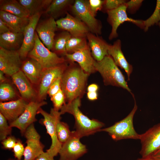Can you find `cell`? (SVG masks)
Listing matches in <instances>:
<instances>
[{
	"label": "cell",
	"mask_w": 160,
	"mask_h": 160,
	"mask_svg": "<svg viewBox=\"0 0 160 160\" xmlns=\"http://www.w3.org/2000/svg\"><path fill=\"white\" fill-rule=\"evenodd\" d=\"M137 108L135 101L133 108L126 117L110 127L102 129L100 131L108 132L116 141L125 139L139 140L140 134L135 131L133 124L134 116Z\"/></svg>",
	"instance_id": "277c9868"
},
{
	"label": "cell",
	"mask_w": 160,
	"mask_h": 160,
	"mask_svg": "<svg viewBox=\"0 0 160 160\" xmlns=\"http://www.w3.org/2000/svg\"><path fill=\"white\" fill-rule=\"evenodd\" d=\"M127 1L125 0H104L103 8L106 12L108 11L113 10L125 4Z\"/></svg>",
	"instance_id": "d590c367"
},
{
	"label": "cell",
	"mask_w": 160,
	"mask_h": 160,
	"mask_svg": "<svg viewBox=\"0 0 160 160\" xmlns=\"http://www.w3.org/2000/svg\"><path fill=\"white\" fill-rule=\"evenodd\" d=\"M98 86L95 84H92L89 85L87 88L88 92H97L98 89Z\"/></svg>",
	"instance_id": "f6af8a7d"
},
{
	"label": "cell",
	"mask_w": 160,
	"mask_h": 160,
	"mask_svg": "<svg viewBox=\"0 0 160 160\" xmlns=\"http://www.w3.org/2000/svg\"><path fill=\"white\" fill-rule=\"evenodd\" d=\"M157 25H159V28H160V21L158 23Z\"/></svg>",
	"instance_id": "f907efd6"
},
{
	"label": "cell",
	"mask_w": 160,
	"mask_h": 160,
	"mask_svg": "<svg viewBox=\"0 0 160 160\" xmlns=\"http://www.w3.org/2000/svg\"><path fill=\"white\" fill-rule=\"evenodd\" d=\"M42 13H38L30 16L28 24L23 32V39L22 44L19 50L21 59L26 58L32 49L35 44L36 29Z\"/></svg>",
	"instance_id": "2e32d148"
},
{
	"label": "cell",
	"mask_w": 160,
	"mask_h": 160,
	"mask_svg": "<svg viewBox=\"0 0 160 160\" xmlns=\"http://www.w3.org/2000/svg\"><path fill=\"white\" fill-rule=\"evenodd\" d=\"M28 103L22 98L8 102L0 103V113L9 124L16 120L24 111Z\"/></svg>",
	"instance_id": "d6986e66"
},
{
	"label": "cell",
	"mask_w": 160,
	"mask_h": 160,
	"mask_svg": "<svg viewBox=\"0 0 160 160\" xmlns=\"http://www.w3.org/2000/svg\"><path fill=\"white\" fill-rule=\"evenodd\" d=\"M65 55L72 63L77 62L84 71L89 75L96 71L94 66L95 60L92 55L89 46L73 53H66Z\"/></svg>",
	"instance_id": "ac0fdd59"
},
{
	"label": "cell",
	"mask_w": 160,
	"mask_h": 160,
	"mask_svg": "<svg viewBox=\"0 0 160 160\" xmlns=\"http://www.w3.org/2000/svg\"><path fill=\"white\" fill-rule=\"evenodd\" d=\"M17 140L14 136L11 135L1 141V143L4 149H13Z\"/></svg>",
	"instance_id": "60d3db41"
},
{
	"label": "cell",
	"mask_w": 160,
	"mask_h": 160,
	"mask_svg": "<svg viewBox=\"0 0 160 160\" xmlns=\"http://www.w3.org/2000/svg\"><path fill=\"white\" fill-rule=\"evenodd\" d=\"M18 50H10L0 47V71L12 76L20 70L22 64Z\"/></svg>",
	"instance_id": "4fadbf2b"
},
{
	"label": "cell",
	"mask_w": 160,
	"mask_h": 160,
	"mask_svg": "<svg viewBox=\"0 0 160 160\" xmlns=\"http://www.w3.org/2000/svg\"><path fill=\"white\" fill-rule=\"evenodd\" d=\"M68 32L63 31L55 36L52 48V52L57 54L65 55L67 53L66 45L68 39L71 36Z\"/></svg>",
	"instance_id": "f1b7e54d"
},
{
	"label": "cell",
	"mask_w": 160,
	"mask_h": 160,
	"mask_svg": "<svg viewBox=\"0 0 160 160\" xmlns=\"http://www.w3.org/2000/svg\"><path fill=\"white\" fill-rule=\"evenodd\" d=\"M37 114L41 115L43 118L39 121V123L46 127L47 133L50 136L52 143L49 148L46 151L51 156L54 157L59 154L62 144L58 140L56 133L57 123L61 119L60 111L51 108L50 113H48L40 108L37 111Z\"/></svg>",
	"instance_id": "5b68a950"
},
{
	"label": "cell",
	"mask_w": 160,
	"mask_h": 160,
	"mask_svg": "<svg viewBox=\"0 0 160 160\" xmlns=\"http://www.w3.org/2000/svg\"><path fill=\"white\" fill-rule=\"evenodd\" d=\"M86 38L92 55L96 61H101L109 55L108 51L110 44L102 38L90 32L87 34Z\"/></svg>",
	"instance_id": "44dd1931"
},
{
	"label": "cell",
	"mask_w": 160,
	"mask_h": 160,
	"mask_svg": "<svg viewBox=\"0 0 160 160\" xmlns=\"http://www.w3.org/2000/svg\"><path fill=\"white\" fill-rule=\"evenodd\" d=\"M50 97L51 100L53 104V108L56 110L59 111L65 104V97L62 89Z\"/></svg>",
	"instance_id": "e575fe53"
},
{
	"label": "cell",
	"mask_w": 160,
	"mask_h": 160,
	"mask_svg": "<svg viewBox=\"0 0 160 160\" xmlns=\"http://www.w3.org/2000/svg\"><path fill=\"white\" fill-rule=\"evenodd\" d=\"M67 67L65 63L56 66L43 70L39 82L38 101H43L46 98L50 85L55 80L62 76Z\"/></svg>",
	"instance_id": "5bb4252c"
},
{
	"label": "cell",
	"mask_w": 160,
	"mask_h": 160,
	"mask_svg": "<svg viewBox=\"0 0 160 160\" xmlns=\"http://www.w3.org/2000/svg\"><path fill=\"white\" fill-rule=\"evenodd\" d=\"M7 120L0 113V140L2 141L12 133V127L8 125Z\"/></svg>",
	"instance_id": "836d02e7"
},
{
	"label": "cell",
	"mask_w": 160,
	"mask_h": 160,
	"mask_svg": "<svg viewBox=\"0 0 160 160\" xmlns=\"http://www.w3.org/2000/svg\"><path fill=\"white\" fill-rule=\"evenodd\" d=\"M151 156L160 159V149L155 153Z\"/></svg>",
	"instance_id": "c3c4849f"
},
{
	"label": "cell",
	"mask_w": 160,
	"mask_h": 160,
	"mask_svg": "<svg viewBox=\"0 0 160 160\" xmlns=\"http://www.w3.org/2000/svg\"><path fill=\"white\" fill-rule=\"evenodd\" d=\"M86 37L74 36H72L68 40L66 45L67 53L72 54L84 49L88 46Z\"/></svg>",
	"instance_id": "f546056e"
},
{
	"label": "cell",
	"mask_w": 160,
	"mask_h": 160,
	"mask_svg": "<svg viewBox=\"0 0 160 160\" xmlns=\"http://www.w3.org/2000/svg\"><path fill=\"white\" fill-rule=\"evenodd\" d=\"M87 97L90 100H94L97 99L98 94L97 92H88Z\"/></svg>",
	"instance_id": "ee69618b"
},
{
	"label": "cell",
	"mask_w": 160,
	"mask_h": 160,
	"mask_svg": "<svg viewBox=\"0 0 160 160\" xmlns=\"http://www.w3.org/2000/svg\"><path fill=\"white\" fill-rule=\"evenodd\" d=\"M23 135L26 139L23 160H35L44 151V146L40 140V136L34 124H31L25 130Z\"/></svg>",
	"instance_id": "8fae6325"
},
{
	"label": "cell",
	"mask_w": 160,
	"mask_h": 160,
	"mask_svg": "<svg viewBox=\"0 0 160 160\" xmlns=\"http://www.w3.org/2000/svg\"><path fill=\"white\" fill-rule=\"evenodd\" d=\"M21 68L31 83H39L44 69L38 62L28 57L22 63Z\"/></svg>",
	"instance_id": "603a6c76"
},
{
	"label": "cell",
	"mask_w": 160,
	"mask_h": 160,
	"mask_svg": "<svg viewBox=\"0 0 160 160\" xmlns=\"http://www.w3.org/2000/svg\"><path fill=\"white\" fill-rule=\"evenodd\" d=\"M66 13L65 17L56 21L57 28L68 32L73 36L86 37L90 32L87 26L76 17Z\"/></svg>",
	"instance_id": "9a60e30c"
},
{
	"label": "cell",
	"mask_w": 160,
	"mask_h": 160,
	"mask_svg": "<svg viewBox=\"0 0 160 160\" xmlns=\"http://www.w3.org/2000/svg\"><path fill=\"white\" fill-rule=\"evenodd\" d=\"M80 97L64 104L60 112L61 115L68 113L72 115L75 120V132L80 138L100 132L104 124L95 119H90L84 115L79 108L81 105Z\"/></svg>",
	"instance_id": "6da1fadb"
},
{
	"label": "cell",
	"mask_w": 160,
	"mask_h": 160,
	"mask_svg": "<svg viewBox=\"0 0 160 160\" xmlns=\"http://www.w3.org/2000/svg\"><path fill=\"white\" fill-rule=\"evenodd\" d=\"M107 20L112 27L109 36V39L112 40L118 36L117 30L119 26L125 22H128L135 25L140 28L144 29L143 20L135 19L128 16L125 3L117 8L106 12Z\"/></svg>",
	"instance_id": "ba28073f"
},
{
	"label": "cell",
	"mask_w": 160,
	"mask_h": 160,
	"mask_svg": "<svg viewBox=\"0 0 160 160\" xmlns=\"http://www.w3.org/2000/svg\"><path fill=\"white\" fill-rule=\"evenodd\" d=\"M104 0H88L89 9L94 16H95L97 12L103 8Z\"/></svg>",
	"instance_id": "74e56055"
},
{
	"label": "cell",
	"mask_w": 160,
	"mask_h": 160,
	"mask_svg": "<svg viewBox=\"0 0 160 160\" xmlns=\"http://www.w3.org/2000/svg\"><path fill=\"white\" fill-rule=\"evenodd\" d=\"M141 148L140 152L142 157L152 156L160 149V123L140 134Z\"/></svg>",
	"instance_id": "9c48e42d"
},
{
	"label": "cell",
	"mask_w": 160,
	"mask_h": 160,
	"mask_svg": "<svg viewBox=\"0 0 160 160\" xmlns=\"http://www.w3.org/2000/svg\"><path fill=\"white\" fill-rule=\"evenodd\" d=\"M57 28L56 21L50 17L38 23L36 29L39 37L49 50H52Z\"/></svg>",
	"instance_id": "e0dca14e"
},
{
	"label": "cell",
	"mask_w": 160,
	"mask_h": 160,
	"mask_svg": "<svg viewBox=\"0 0 160 160\" xmlns=\"http://www.w3.org/2000/svg\"><path fill=\"white\" fill-rule=\"evenodd\" d=\"M16 94L12 87L7 83L1 84L0 100L1 102L11 100L15 97Z\"/></svg>",
	"instance_id": "d6a6232c"
},
{
	"label": "cell",
	"mask_w": 160,
	"mask_h": 160,
	"mask_svg": "<svg viewBox=\"0 0 160 160\" xmlns=\"http://www.w3.org/2000/svg\"><path fill=\"white\" fill-rule=\"evenodd\" d=\"M19 2L28 11L30 16L38 13H43L52 0H19Z\"/></svg>",
	"instance_id": "4316f807"
},
{
	"label": "cell",
	"mask_w": 160,
	"mask_h": 160,
	"mask_svg": "<svg viewBox=\"0 0 160 160\" xmlns=\"http://www.w3.org/2000/svg\"><path fill=\"white\" fill-rule=\"evenodd\" d=\"M88 75L80 66L72 64L66 68L61 77V87L68 103L80 97Z\"/></svg>",
	"instance_id": "7a4b0ae2"
},
{
	"label": "cell",
	"mask_w": 160,
	"mask_h": 160,
	"mask_svg": "<svg viewBox=\"0 0 160 160\" xmlns=\"http://www.w3.org/2000/svg\"><path fill=\"white\" fill-rule=\"evenodd\" d=\"M4 74V73L0 71V82L1 84L3 83L6 80V78Z\"/></svg>",
	"instance_id": "7dc6e473"
},
{
	"label": "cell",
	"mask_w": 160,
	"mask_h": 160,
	"mask_svg": "<svg viewBox=\"0 0 160 160\" xmlns=\"http://www.w3.org/2000/svg\"><path fill=\"white\" fill-rule=\"evenodd\" d=\"M73 1L53 0L44 13L55 19L63 13L69 7H71Z\"/></svg>",
	"instance_id": "83f0119b"
},
{
	"label": "cell",
	"mask_w": 160,
	"mask_h": 160,
	"mask_svg": "<svg viewBox=\"0 0 160 160\" xmlns=\"http://www.w3.org/2000/svg\"><path fill=\"white\" fill-rule=\"evenodd\" d=\"M75 131L62 146L59 151V160H77L87 151L86 145L80 141Z\"/></svg>",
	"instance_id": "30bf717a"
},
{
	"label": "cell",
	"mask_w": 160,
	"mask_h": 160,
	"mask_svg": "<svg viewBox=\"0 0 160 160\" xmlns=\"http://www.w3.org/2000/svg\"><path fill=\"white\" fill-rule=\"evenodd\" d=\"M14 83L18 89L22 98L27 102L36 101V92L31 82L20 70L12 76Z\"/></svg>",
	"instance_id": "ffe728a7"
},
{
	"label": "cell",
	"mask_w": 160,
	"mask_h": 160,
	"mask_svg": "<svg viewBox=\"0 0 160 160\" xmlns=\"http://www.w3.org/2000/svg\"><path fill=\"white\" fill-rule=\"evenodd\" d=\"M71 7L75 17L87 26L90 32L97 36L101 34V23L91 12L88 0H76Z\"/></svg>",
	"instance_id": "52a82bcc"
},
{
	"label": "cell",
	"mask_w": 160,
	"mask_h": 160,
	"mask_svg": "<svg viewBox=\"0 0 160 160\" xmlns=\"http://www.w3.org/2000/svg\"><path fill=\"white\" fill-rule=\"evenodd\" d=\"M35 44L27 57L38 62L43 69H45L62 64L65 60L59 57L55 53L49 49L39 39L36 31Z\"/></svg>",
	"instance_id": "8992f818"
},
{
	"label": "cell",
	"mask_w": 160,
	"mask_h": 160,
	"mask_svg": "<svg viewBox=\"0 0 160 160\" xmlns=\"http://www.w3.org/2000/svg\"><path fill=\"white\" fill-rule=\"evenodd\" d=\"M61 77H59L55 80L49 86L47 92L50 97H51L57 93L61 89Z\"/></svg>",
	"instance_id": "ab89813d"
},
{
	"label": "cell",
	"mask_w": 160,
	"mask_h": 160,
	"mask_svg": "<svg viewBox=\"0 0 160 160\" xmlns=\"http://www.w3.org/2000/svg\"><path fill=\"white\" fill-rule=\"evenodd\" d=\"M47 104V102L44 101L28 103L23 113L16 120L9 124L12 127L18 129L21 134L23 135L28 127L37 121L36 116L39 109Z\"/></svg>",
	"instance_id": "7c38bea8"
},
{
	"label": "cell",
	"mask_w": 160,
	"mask_h": 160,
	"mask_svg": "<svg viewBox=\"0 0 160 160\" xmlns=\"http://www.w3.org/2000/svg\"><path fill=\"white\" fill-rule=\"evenodd\" d=\"M23 32L11 31L0 34V47L10 50H18L23 41Z\"/></svg>",
	"instance_id": "cb8c5ba5"
},
{
	"label": "cell",
	"mask_w": 160,
	"mask_h": 160,
	"mask_svg": "<svg viewBox=\"0 0 160 160\" xmlns=\"http://www.w3.org/2000/svg\"><path fill=\"white\" fill-rule=\"evenodd\" d=\"M10 31L6 24L0 18V34Z\"/></svg>",
	"instance_id": "7bdbcfd3"
},
{
	"label": "cell",
	"mask_w": 160,
	"mask_h": 160,
	"mask_svg": "<svg viewBox=\"0 0 160 160\" xmlns=\"http://www.w3.org/2000/svg\"><path fill=\"white\" fill-rule=\"evenodd\" d=\"M29 18L19 17L0 10V18L4 22L12 32H23L29 23Z\"/></svg>",
	"instance_id": "d4e9b609"
},
{
	"label": "cell",
	"mask_w": 160,
	"mask_h": 160,
	"mask_svg": "<svg viewBox=\"0 0 160 160\" xmlns=\"http://www.w3.org/2000/svg\"><path fill=\"white\" fill-rule=\"evenodd\" d=\"M0 10L22 17L29 18L30 16L27 10L16 0H1Z\"/></svg>",
	"instance_id": "484cf974"
},
{
	"label": "cell",
	"mask_w": 160,
	"mask_h": 160,
	"mask_svg": "<svg viewBox=\"0 0 160 160\" xmlns=\"http://www.w3.org/2000/svg\"><path fill=\"white\" fill-rule=\"evenodd\" d=\"M121 41L120 39L115 41L113 45L110 44L108 51V55L113 59L118 66L123 69L126 72L128 80L133 70L132 65L127 61L121 49Z\"/></svg>",
	"instance_id": "7402d4cb"
},
{
	"label": "cell",
	"mask_w": 160,
	"mask_h": 160,
	"mask_svg": "<svg viewBox=\"0 0 160 160\" xmlns=\"http://www.w3.org/2000/svg\"><path fill=\"white\" fill-rule=\"evenodd\" d=\"M7 160H19L16 159H12V158H10L8 159Z\"/></svg>",
	"instance_id": "681fc988"
},
{
	"label": "cell",
	"mask_w": 160,
	"mask_h": 160,
	"mask_svg": "<svg viewBox=\"0 0 160 160\" xmlns=\"http://www.w3.org/2000/svg\"><path fill=\"white\" fill-rule=\"evenodd\" d=\"M94 66L95 70L102 76L105 85L121 87L131 92L124 75L111 56L107 55L101 61H95Z\"/></svg>",
	"instance_id": "3957f363"
},
{
	"label": "cell",
	"mask_w": 160,
	"mask_h": 160,
	"mask_svg": "<svg viewBox=\"0 0 160 160\" xmlns=\"http://www.w3.org/2000/svg\"><path fill=\"white\" fill-rule=\"evenodd\" d=\"M35 160H55L46 152H44Z\"/></svg>",
	"instance_id": "b9f144b4"
},
{
	"label": "cell",
	"mask_w": 160,
	"mask_h": 160,
	"mask_svg": "<svg viewBox=\"0 0 160 160\" xmlns=\"http://www.w3.org/2000/svg\"><path fill=\"white\" fill-rule=\"evenodd\" d=\"M25 149L23 144L20 139L17 140L12 149L15 158L19 160H21L23 156Z\"/></svg>",
	"instance_id": "f35d334b"
},
{
	"label": "cell",
	"mask_w": 160,
	"mask_h": 160,
	"mask_svg": "<svg viewBox=\"0 0 160 160\" xmlns=\"http://www.w3.org/2000/svg\"><path fill=\"white\" fill-rule=\"evenodd\" d=\"M136 160H160V159L155 158L152 156L147 157H142Z\"/></svg>",
	"instance_id": "bcb514c9"
},
{
	"label": "cell",
	"mask_w": 160,
	"mask_h": 160,
	"mask_svg": "<svg viewBox=\"0 0 160 160\" xmlns=\"http://www.w3.org/2000/svg\"><path fill=\"white\" fill-rule=\"evenodd\" d=\"M160 21V0H157L155 9L152 15L147 19L143 20L144 31H147L149 28L155 24L157 25Z\"/></svg>",
	"instance_id": "1f68e13d"
},
{
	"label": "cell",
	"mask_w": 160,
	"mask_h": 160,
	"mask_svg": "<svg viewBox=\"0 0 160 160\" xmlns=\"http://www.w3.org/2000/svg\"><path fill=\"white\" fill-rule=\"evenodd\" d=\"M56 133L58 140L63 144L70 137L72 131H70L67 124L60 121L57 124Z\"/></svg>",
	"instance_id": "4dcf8cb0"
},
{
	"label": "cell",
	"mask_w": 160,
	"mask_h": 160,
	"mask_svg": "<svg viewBox=\"0 0 160 160\" xmlns=\"http://www.w3.org/2000/svg\"><path fill=\"white\" fill-rule=\"evenodd\" d=\"M143 0H131L127 1L125 3L127 7V11L129 13H135L142 5Z\"/></svg>",
	"instance_id": "8d00e7d4"
}]
</instances>
